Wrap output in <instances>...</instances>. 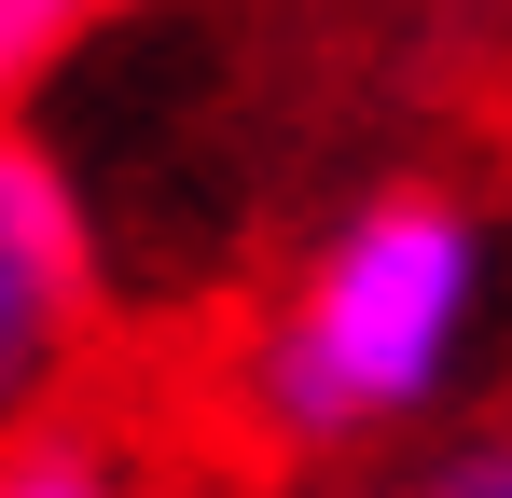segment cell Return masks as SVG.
<instances>
[{"mask_svg": "<svg viewBox=\"0 0 512 498\" xmlns=\"http://www.w3.org/2000/svg\"><path fill=\"white\" fill-rule=\"evenodd\" d=\"M97 305L111 291H97V222L70 194V166L28 125H0V429L70 402V374L97 346Z\"/></svg>", "mask_w": 512, "mask_h": 498, "instance_id": "2", "label": "cell"}, {"mask_svg": "<svg viewBox=\"0 0 512 498\" xmlns=\"http://www.w3.org/2000/svg\"><path fill=\"white\" fill-rule=\"evenodd\" d=\"M97 14H125V0H0V125H14V97L56 70V56L84 42Z\"/></svg>", "mask_w": 512, "mask_h": 498, "instance_id": "4", "label": "cell"}, {"mask_svg": "<svg viewBox=\"0 0 512 498\" xmlns=\"http://www.w3.org/2000/svg\"><path fill=\"white\" fill-rule=\"evenodd\" d=\"M485 332H499V222L457 180H374V194H346L333 222L291 249V277L250 319L222 332L208 429L263 485L388 471V457L443 443Z\"/></svg>", "mask_w": 512, "mask_h": 498, "instance_id": "1", "label": "cell"}, {"mask_svg": "<svg viewBox=\"0 0 512 498\" xmlns=\"http://www.w3.org/2000/svg\"><path fill=\"white\" fill-rule=\"evenodd\" d=\"M0 498H180V485L153 457V429H125L97 402H56L28 429H0Z\"/></svg>", "mask_w": 512, "mask_h": 498, "instance_id": "3", "label": "cell"}, {"mask_svg": "<svg viewBox=\"0 0 512 498\" xmlns=\"http://www.w3.org/2000/svg\"><path fill=\"white\" fill-rule=\"evenodd\" d=\"M250 498H402V471H305V485H250Z\"/></svg>", "mask_w": 512, "mask_h": 498, "instance_id": "5", "label": "cell"}]
</instances>
